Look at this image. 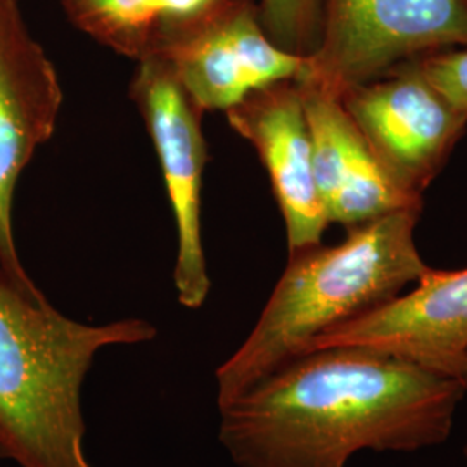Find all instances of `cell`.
I'll return each instance as SVG.
<instances>
[{
  "label": "cell",
  "mask_w": 467,
  "mask_h": 467,
  "mask_svg": "<svg viewBox=\"0 0 467 467\" xmlns=\"http://www.w3.org/2000/svg\"><path fill=\"white\" fill-rule=\"evenodd\" d=\"M466 391L386 353L320 348L220 405L218 440L237 467H347L362 451L441 445Z\"/></svg>",
  "instance_id": "6da1fadb"
},
{
  "label": "cell",
  "mask_w": 467,
  "mask_h": 467,
  "mask_svg": "<svg viewBox=\"0 0 467 467\" xmlns=\"http://www.w3.org/2000/svg\"><path fill=\"white\" fill-rule=\"evenodd\" d=\"M144 318L84 324L23 293L0 267V457L19 467H96L82 388L99 351L150 343Z\"/></svg>",
  "instance_id": "7a4b0ae2"
},
{
  "label": "cell",
  "mask_w": 467,
  "mask_h": 467,
  "mask_svg": "<svg viewBox=\"0 0 467 467\" xmlns=\"http://www.w3.org/2000/svg\"><path fill=\"white\" fill-rule=\"evenodd\" d=\"M419 212H399L348 227L336 246L289 254L250 336L217 368V405L308 350L336 326L399 296L428 270L414 229Z\"/></svg>",
  "instance_id": "3957f363"
},
{
  "label": "cell",
  "mask_w": 467,
  "mask_h": 467,
  "mask_svg": "<svg viewBox=\"0 0 467 467\" xmlns=\"http://www.w3.org/2000/svg\"><path fill=\"white\" fill-rule=\"evenodd\" d=\"M451 47H467V0H324L320 42L298 78L341 96Z\"/></svg>",
  "instance_id": "277c9868"
},
{
  "label": "cell",
  "mask_w": 467,
  "mask_h": 467,
  "mask_svg": "<svg viewBox=\"0 0 467 467\" xmlns=\"http://www.w3.org/2000/svg\"><path fill=\"white\" fill-rule=\"evenodd\" d=\"M148 57L168 67L202 113L227 111L254 90L298 78L306 59L270 40L258 0H213L200 16L161 25Z\"/></svg>",
  "instance_id": "5b68a950"
},
{
  "label": "cell",
  "mask_w": 467,
  "mask_h": 467,
  "mask_svg": "<svg viewBox=\"0 0 467 467\" xmlns=\"http://www.w3.org/2000/svg\"><path fill=\"white\" fill-rule=\"evenodd\" d=\"M63 99L59 75L30 34L21 0H0V267L34 298L46 296L17 253L15 192L36 150L54 135Z\"/></svg>",
  "instance_id": "8992f818"
},
{
  "label": "cell",
  "mask_w": 467,
  "mask_h": 467,
  "mask_svg": "<svg viewBox=\"0 0 467 467\" xmlns=\"http://www.w3.org/2000/svg\"><path fill=\"white\" fill-rule=\"evenodd\" d=\"M130 98L150 130L175 218L177 296L185 308L196 310L204 305L212 287L201 233L202 177L208 160L202 111L154 57L137 63Z\"/></svg>",
  "instance_id": "52a82bcc"
},
{
  "label": "cell",
  "mask_w": 467,
  "mask_h": 467,
  "mask_svg": "<svg viewBox=\"0 0 467 467\" xmlns=\"http://www.w3.org/2000/svg\"><path fill=\"white\" fill-rule=\"evenodd\" d=\"M339 98L379 160L418 194L438 175L467 127V117L422 78L412 61Z\"/></svg>",
  "instance_id": "ba28073f"
},
{
  "label": "cell",
  "mask_w": 467,
  "mask_h": 467,
  "mask_svg": "<svg viewBox=\"0 0 467 467\" xmlns=\"http://www.w3.org/2000/svg\"><path fill=\"white\" fill-rule=\"evenodd\" d=\"M333 347L379 351L459 379L467 355V268H428L409 295L320 334L306 351Z\"/></svg>",
  "instance_id": "9c48e42d"
},
{
  "label": "cell",
  "mask_w": 467,
  "mask_h": 467,
  "mask_svg": "<svg viewBox=\"0 0 467 467\" xmlns=\"http://www.w3.org/2000/svg\"><path fill=\"white\" fill-rule=\"evenodd\" d=\"M227 113V121L258 152L279 210L289 254L322 244L329 225L318 194L312 139L298 80L251 92Z\"/></svg>",
  "instance_id": "30bf717a"
},
{
  "label": "cell",
  "mask_w": 467,
  "mask_h": 467,
  "mask_svg": "<svg viewBox=\"0 0 467 467\" xmlns=\"http://www.w3.org/2000/svg\"><path fill=\"white\" fill-rule=\"evenodd\" d=\"M312 139L318 194L329 223L353 227L399 212H420L422 198L368 146L341 98L296 78Z\"/></svg>",
  "instance_id": "8fae6325"
},
{
  "label": "cell",
  "mask_w": 467,
  "mask_h": 467,
  "mask_svg": "<svg viewBox=\"0 0 467 467\" xmlns=\"http://www.w3.org/2000/svg\"><path fill=\"white\" fill-rule=\"evenodd\" d=\"M73 26L102 47L134 59L150 56L160 28L156 0H61Z\"/></svg>",
  "instance_id": "7c38bea8"
},
{
  "label": "cell",
  "mask_w": 467,
  "mask_h": 467,
  "mask_svg": "<svg viewBox=\"0 0 467 467\" xmlns=\"http://www.w3.org/2000/svg\"><path fill=\"white\" fill-rule=\"evenodd\" d=\"M258 11L264 30L277 47L301 57L317 50L324 0H258Z\"/></svg>",
  "instance_id": "4fadbf2b"
},
{
  "label": "cell",
  "mask_w": 467,
  "mask_h": 467,
  "mask_svg": "<svg viewBox=\"0 0 467 467\" xmlns=\"http://www.w3.org/2000/svg\"><path fill=\"white\" fill-rule=\"evenodd\" d=\"M410 61L455 111L467 117V47L434 50Z\"/></svg>",
  "instance_id": "5bb4252c"
},
{
  "label": "cell",
  "mask_w": 467,
  "mask_h": 467,
  "mask_svg": "<svg viewBox=\"0 0 467 467\" xmlns=\"http://www.w3.org/2000/svg\"><path fill=\"white\" fill-rule=\"evenodd\" d=\"M213 0H156L161 25H177L200 16L212 5Z\"/></svg>",
  "instance_id": "9a60e30c"
},
{
  "label": "cell",
  "mask_w": 467,
  "mask_h": 467,
  "mask_svg": "<svg viewBox=\"0 0 467 467\" xmlns=\"http://www.w3.org/2000/svg\"><path fill=\"white\" fill-rule=\"evenodd\" d=\"M459 379L464 383L467 389V355L466 358H464V362H462V368H461V372H459Z\"/></svg>",
  "instance_id": "2e32d148"
},
{
  "label": "cell",
  "mask_w": 467,
  "mask_h": 467,
  "mask_svg": "<svg viewBox=\"0 0 467 467\" xmlns=\"http://www.w3.org/2000/svg\"><path fill=\"white\" fill-rule=\"evenodd\" d=\"M464 457H466V462H467V445H466V449H464Z\"/></svg>",
  "instance_id": "e0dca14e"
}]
</instances>
